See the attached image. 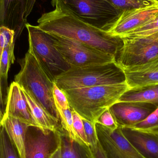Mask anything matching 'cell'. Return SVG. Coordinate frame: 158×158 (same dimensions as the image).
<instances>
[{"mask_svg": "<svg viewBox=\"0 0 158 158\" xmlns=\"http://www.w3.org/2000/svg\"><path fill=\"white\" fill-rule=\"evenodd\" d=\"M55 9L44 13L38 20V27L45 32L72 39L94 47L116 58L123 45L121 38L82 21L61 0H52Z\"/></svg>", "mask_w": 158, "mask_h": 158, "instance_id": "6da1fadb", "label": "cell"}, {"mask_svg": "<svg viewBox=\"0 0 158 158\" xmlns=\"http://www.w3.org/2000/svg\"><path fill=\"white\" fill-rule=\"evenodd\" d=\"M129 89L126 83L64 91L71 110L83 119L95 123L99 116L118 102Z\"/></svg>", "mask_w": 158, "mask_h": 158, "instance_id": "7a4b0ae2", "label": "cell"}, {"mask_svg": "<svg viewBox=\"0 0 158 158\" xmlns=\"http://www.w3.org/2000/svg\"><path fill=\"white\" fill-rule=\"evenodd\" d=\"M19 64L21 69L15 77V82L29 94L45 111L59 120L53 96L55 82L29 50Z\"/></svg>", "mask_w": 158, "mask_h": 158, "instance_id": "3957f363", "label": "cell"}, {"mask_svg": "<svg viewBox=\"0 0 158 158\" xmlns=\"http://www.w3.org/2000/svg\"><path fill=\"white\" fill-rule=\"evenodd\" d=\"M63 91L98 85L126 83L124 70L114 62L102 64L71 68L56 78Z\"/></svg>", "mask_w": 158, "mask_h": 158, "instance_id": "277c9868", "label": "cell"}, {"mask_svg": "<svg viewBox=\"0 0 158 158\" xmlns=\"http://www.w3.org/2000/svg\"><path fill=\"white\" fill-rule=\"evenodd\" d=\"M29 51L34 55L50 78L55 82L56 77L71 68L54 45L49 33L27 23Z\"/></svg>", "mask_w": 158, "mask_h": 158, "instance_id": "5b68a950", "label": "cell"}, {"mask_svg": "<svg viewBox=\"0 0 158 158\" xmlns=\"http://www.w3.org/2000/svg\"><path fill=\"white\" fill-rule=\"evenodd\" d=\"M48 33V32H47ZM54 45L71 68L116 62L114 56L77 41L50 34Z\"/></svg>", "mask_w": 158, "mask_h": 158, "instance_id": "8992f818", "label": "cell"}, {"mask_svg": "<svg viewBox=\"0 0 158 158\" xmlns=\"http://www.w3.org/2000/svg\"><path fill=\"white\" fill-rule=\"evenodd\" d=\"M61 1L81 20L107 32L122 12L105 0Z\"/></svg>", "mask_w": 158, "mask_h": 158, "instance_id": "52a82bcc", "label": "cell"}, {"mask_svg": "<svg viewBox=\"0 0 158 158\" xmlns=\"http://www.w3.org/2000/svg\"><path fill=\"white\" fill-rule=\"evenodd\" d=\"M116 62L123 69L142 64L158 55V32L141 38H122Z\"/></svg>", "mask_w": 158, "mask_h": 158, "instance_id": "ba28073f", "label": "cell"}, {"mask_svg": "<svg viewBox=\"0 0 158 158\" xmlns=\"http://www.w3.org/2000/svg\"><path fill=\"white\" fill-rule=\"evenodd\" d=\"M95 126L99 141L109 158H146L127 140L119 126L113 131L98 123Z\"/></svg>", "mask_w": 158, "mask_h": 158, "instance_id": "9c48e42d", "label": "cell"}, {"mask_svg": "<svg viewBox=\"0 0 158 158\" xmlns=\"http://www.w3.org/2000/svg\"><path fill=\"white\" fill-rule=\"evenodd\" d=\"M158 17V4H155L124 10L107 32L112 36L121 38Z\"/></svg>", "mask_w": 158, "mask_h": 158, "instance_id": "30bf717a", "label": "cell"}, {"mask_svg": "<svg viewBox=\"0 0 158 158\" xmlns=\"http://www.w3.org/2000/svg\"><path fill=\"white\" fill-rule=\"evenodd\" d=\"M153 104L143 102H117L110 108L118 125L132 127L145 120L157 108Z\"/></svg>", "mask_w": 158, "mask_h": 158, "instance_id": "8fae6325", "label": "cell"}, {"mask_svg": "<svg viewBox=\"0 0 158 158\" xmlns=\"http://www.w3.org/2000/svg\"><path fill=\"white\" fill-rule=\"evenodd\" d=\"M57 132L29 126L25 143L26 158H49L56 146L54 144L57 142Z\"/></svg>", "mask_w": 158, "mask_h": 158, "instance_id": "7c38bea8", "label": "cell"}, {"mask_svg": "<svg viewBox=\"0 0 158 158\" xmlns=\"http://www.w3.org/2000/svg\"><path fill=\"white\" fill-rule=\"evenodd\" d=\"M28 0H0V27L13 30L17 40L26 27Z\"/></svg>", "mask_w": 158, "mask_h": 158, "instance_id": "4fadbf2b", "label": "cell"}, {"mask_svg": "<svg viewBox=\"0 0 158 158\" xmlns=\"http://www.w3.org/2000/svg\"><path fill=\"white\" fill-rule=\"evenodd\" d=\"M4 116L15 118L29 126L37 127L24 92L15 81L8 88Z\"/></svg>", "mask_w": 158, "mask_h": 158, "instance_id": "5bb4252c", "label": "cell"}, {"mask_svg": "<svg viewBox=\"0 0 158 158\" xmlns=\"http://www.w3.org/2000/svg\"><path fill=\"white\" fill-rule=\"evenodd\" d=\"M123 70L129 88L158 84V55L144 64Z\"/></svg>", "mask_w": 158, "mask_h": 158, "instance_id": "9a60e30c", "label": "cell"}, {"mask_svg": "<svg viewBox=\"0 0 158 158\" xmlns=\"http://www.w3.org/2000/svg\"><path fill=\"white\" fill-rule=\"evenodd\" d=\"M121 128L127 140L143 156L158 158V135L132 128Z\"/></svg>", "mask_w": 158, "mask_h": 158, "instance_id": "2e32d148", "label": "cell"}, {"mask_svg": "<svg viewBox=\"0 0 158 158\" xmlns=\"http://www.w3.org/2000/svg\"><path fill=\"white\" fill-rule=\"evenodd\" d=\"M23 91L37 127L44 131H50L55 133L62 131L59 120L45 111L27 92Z\"/></svg>", "mask_w": 158, "mask_h": 158, "instance_id": "e0dca14e", "label": "cell"}, {"mask_svg": "<svg viewBox=\"0 0 158 158\" xmlns=\"http://www.w3.org/2000/svg\"><path fill=\"white\" fill-rule=\"evenodd\" d=\"M2 124L16 148L20 158H26L25 143L29 125L15 118L6 116H3Z\"/></svg>", "mask_w": 158, "mask_h": 158, "instance_id": "ac0fdd59", "label": "cell"}, {"mask_svg": "<svg viewBox=\"0 0 158 158\" xmlns=\"http://www.w3.org/2000/svg\"><path fill=\"white\" fill-rule=\"evenodd\" d=\"M130 101L150 103L158 108V84L129 88L118 102Z\"/></svg>", "mask_w": 158, "mask_h": 158, "instance_id": "d6986e66", "label": "cell"}, {"mask_svg": "<svg viewBox=\"0 0 158 158\" xmlns=\"http://www.w3.org/2000/svg\"><path fill=\"white\" fill-rule=\"evenodd\" d=\"M15 44V43H14L4 48L0 59V82L6 103L8 91L7 89L8 70L15 60L14 55Z\"/></svg>", "mask_w": 158, "mask_h": 158, "instance_id": "ffe728a7", "label": "cell"}, {"mask_svg": "<svg viewBox=\"0 0 158 158\" xmlns=\"http://www.w3.org/2000/svg\"><path fill=\"white\" fill-rule=\"evenodd\" d=\"M56 106L59 115L61 128L65 135H66L71 142L76 143L80 146L83 145L74 129L71 108L64 110L57 106Z\"/></svg>", "mask_w": 158, "mask_h": 158, "instance_id": "44dd1931", "label": "cell"}, {"mask_svg": "<svg viewBox=\"0 0 158 158\" xmlns=\"http://www.w3.org/2000/svg\"><path fill=\"white\" fill-rule=\"evenodd\" d=\"M0 158H20L16 148L2 124L0 128Z\"/></svg>", "mask_w": 158, "mask_h": 158, "instance_id": "7402d4cb", "label": "cell"}, {"mask_svg": "<svg viewBox=\"0 0 158 158\" xmlns=\"http://www.w3.org/2000/svg\"><path fill=\"white\" fill-rule=\"evenodd\" d=\"M158 32V17L125 34L122 38H141Z\"/></svg>", "mask_w": 158, "mask_h": 158, "instance_id": "603a6c76", "label": "cell"}, {"mask_svg": "<svg viewBox=\"0 0 158 158\" xmlns=\"http://www.w3.org/2000/svg\"><path fill=\"white\" fill-rule=\"evenodd\" d=\"M129 128L155 134L158 135V108L145 120L133 127Z\"/></svg>", "mask_w": 158, "mask_h": 158, "instance_id": "cb8c5ba5", "label": "cell"}, {"mask_svg": "<svg viewBox=\"0 0 158 158\" xmlns=\"http://www.w3.org/2000/svg\"><path fill=\"white\" fill-rule=\"evenodd\" d=\"M80 147L83 151L85 158H109L100 141L94 146H81Z\"/></svg>", "mask_w": 158, "mask_h": 158, "instance_id": "d4e9b609", "label": "cell"}, {"mask_svg": "<svg viewBox=\"0 0 158 158\" xmlns=\"http://www.w3.org/2000/svg\"><path fill=\"white\" fill-rule=\"evenodd\" d=\"M113 5L115 7L123 11L125 10L143 7L147 5L148 3L140 0H105Z\"/></svg>", "mask_w": 158, "mask_h": 158, "instance_id": "484cf974", "label": "cell"}, {"mask_svg": "<svg viewBox=\"0 0 158 158\" xmlns=\"http://www.w3.org/2000/svg\"><path fill=\"white\" fill-rule=\"evenodd\" d=\"M15 33L5 27H0V59L5 48L15 42Z\"/></svg>", "mask_w": 158, "mask_h": 158, "instance_id": "4316f807", "label": "cell"}, {"mask_svg": "<svg viewBox=\"0 0 158 158\" xmlns=\"http://www.w3.org/2000/svg\"><path fill=\"white\" fill-rule=\"evenodd\" d=\"M72 110V117H73V125L76 133L81 141L83 145V146H90L87 140V137L85 135L84 126L82 118L75 110Z\"/></svg>", "mask_w": 158, "mask_h": 158, "instance_id": "83f0119b", "label": "cell"}, {"mask_svg": "<svg viewBox=\"0 0 158 158\" xmlns=\"http://www.w3.org/2000/svg\"><path fill=\"white\" fill-rule=\"evenodd\" d=\"M96 123L102 125L111 131L117 130L119 127L109 109L104 111L99 116Z\"/></svg>", "mask_w": 158, "mask_h": 158, "instance_id": "f1b7e54d", "label": "cell"}, {"mask_svg": "<svg viewBox=\"0 0 158 158\" xmlns=\"http://www.w3.org/2000/svg\"><path fill=\"white\" fill-rule=\"evenodd\" d=\"M85 135L90 146H94L99 141L96 129L95 123H93L85 119L82 118Z\"/></svg>", "mask_w": 158, "mask_h": 158, "instance_id": "f546056e", "label": "cell"}, {"mask_svg": "<svg viewBox=\"0 0 158 158\" xmlns=\"http://www.w3.org/2000/svg\"><path fill=\"white\" fill-rule=\"evenodd\" d=\"M53 96L56 106L64 110L70 109L68 100L64 91L61 90L54 83L53 87Z\"/></svg>", "mask_w": 158, "mask_h": 158, "instance_id": "4dcf8cb0", "label": "cell"}, {"mask_svg": "<svg viewBox=\"0 0 158 158\" xmlns=\"http://www.w3.org/2000/svg\"><path fill=\"white\" fill-rule=\"evenodd\" d=\"M64 134V133H63ZM62 138V158H80L74 145V142H71L69 139Z\"/></svg>", "mask_w": 158, "mask_h": 158, "instance_id": "1f68e13d", "label": "cell"}, {"mask_svg": "<svg viewBox=\"0 0 158 158\" xmlns=\"http://www.w3.org/2000/svg\"><path fill=\"white\" fill-rule=\"evenodd\" d=\"M64 133L62 131L58 132L57 143L56 147L53 151L49 158H62V138Z\"/></svg>", "mask_w": 158, "mask_h": 158, "instance_id": "d6a6232c", "label": "cell"}, {"mask_svg": "<svg viewBox=\"0 0 158 158\" xmlns=\"http://www.w3.org/2000/svg\"><path fill=\"white\" fill-rule=\"evenodd\" d=\"M6 103L3 95L1 82H0V128L2 126V121L5 110V107H6Z\"/></svg>", "mask_w": 158, "mask_h": 158, "instance_id": "836d02e7", "label": "cell"}, {"mask_svg": "<svg viewBox=\"0 0 158 158\" xmlns=\"http://www.w3.org/2000/svg\"><path fill=\"white\" fill-rule=\"evenodd\" d=\"M36 2V0H28L27 4V8H26V14H25V18L26 19H27L28 17L31 13Z\"/></svg>", "mask_w": 158, "mask_h": 158, "instance_id": "e575fe53", "label": "cell"}, {"mask_svg": "<svg viewBox=\"0 0 158 158\" xmlns=\"http://www.w3.org/2000/svg\"><path fill=\"white\" fill-rule=\"evenodd\" d=\"M140 1H143L148 3L158 4V2L156 0H140Z\"/></svg>", "mask_w": 158, "mask_h": 158, "instance_id": "d590c367", "label": "cell"}, {"mask_svg": "<svg viewBox=\"0 0 158 158\" xmlns=\"http://www.w3.org/2000/svg\"><path fill=\"white\" fill-rule=\"evenodd\" d=\"M157 1V2H158V0H156Z\"/></svg>", "mask_w": 158, "mask_h": 158, "instance_id": "8d00e7d4", "label": "cell"}]
</instances>
